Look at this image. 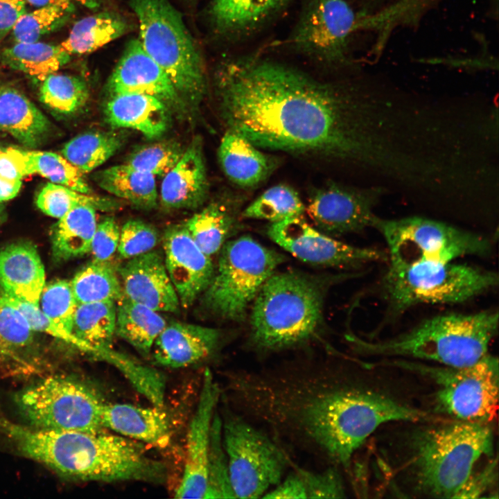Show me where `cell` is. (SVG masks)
<instances>
[{"mask_svg":"<svg viewBox=\"0 0 499 499\" xmlns=\"http://www.w3.org/2000/svg\"><path fill=\"white\" fill-rule=\"evenodd\" d=\"M216 85L227 130L261 149L326 159L381 181L406 157L410 119L395 94L324 82L255 58L222 64Z\"/></svg>","mask_w":499,"mask_h":499,"instance_id":"1","label":"cell"},{"mask_svg":"<svg viewBox=\"0 0 499 499\" xmlns=\"http://www.w3.org/2000/svg\"><path fill=\"white\" fill-rule=\"evenodd\" d=\"M227 380L231 409L326 466L348 469L379 426L412 415L410 407L345 381L327 362L234 370Z\"/></svg>","mask_w":499,"mask_h":499,"instance_id":"2","label":"cell"},{"mask_svg":"<svg viewBox=\"0 0 499 499\" xmlns=\"http://www.w3.org/2000/svg\"><path fill=\"white\" fill-rule=\"evenodd\" d=\"M0 431L22 455L73 480L161 483L166 477L165 464L139 442L103 430H45L0 416Z\"/></svg>","mask_w":499,"mask_h":499,"instance_id":"3","label":"cell"},{"mask_svg":"<svg viewBox=\"0 0 499 499\" xmlns=\"http://www.w3.org/2000/svg\"><path fill=\"white\" fill-rule=\"evenodd\" d=\"M498 313H448L423 321L415 327L384 340H366L355 335L347 339L364 355L408 357L442 366L471 365L488 353L498 329Z\"/></svg>","mask_w":499,"mask_h":499,"instance_id":"4","label":"cell"},{"mask_svg":"<svg viewBox=\"0 0 499 499\" xmlns=\"http://www.w3.org/2000/svg\"><path fill=\"white\" fill-rule=\"evenodd\" d=\"M323 292L304 274L271 275L252 302L250 344L259 352H277L310 341L322 321Z\"/></svg>","mask_w":499,"mask_h":499,"instance_id":"5","label":"cell"},{"mask_svg":"<svg viewBox=\"0 0 499 499\" xmlns=\"http://www.w3.org/2000/svg\"><path fill=\"white\" fill-rule=\"evenodd\" d=\"M493 449L488 423L457 421L419 432L410 464L417 488L437 498H457L477 462Z\"/></svg>","mask_w":499,"mask_h":499,"instance_id":"6","label":"cell"},{"mask_svg":"<svg viewBox=\"0 0 499 499\" xmlns=\"http://www.w3.org/2000/svg\"><path fill=\"white\" fill-rule=\"evenodd\" d=\"M147 53L164 70L184 100L198 101L205 91L203 61L182 16L168 0H130Z\"/></svg>","mask_w":499,"mask_h":499,"instance_id":"7","label":"cell"},{"mask_svg":"<svg viewBox=\"0 0 499 499\" xmlns=\"http://www.w3.org/2000/svg\"><path fill=\"white\" fill-rule=\"evenodd\" d=\"M498 283L497 273L453 261L389 265L383 279L389 310L396 315L419 304L464 302Z\"/></svg>","mask_w":499,"mask_h":499,"instance_id":"8","label":"cell"},{"mask_svg":"<svg viewBox=\"0 0 499 499\" xmlns=\"http://www.w3.org/2000/svg\"><path fill=\"white\" fill-rule=\"evenodd\" d=\"M225 405L220 416L222 441L235 498H262L293 462L268 432Z\"/></svg>","mask_w":499,"mask_h":499,"instance_id":"9","label":"cell"},{"mask_svg":"<svg viewBox=\"0 0 499 499\" xmlns=\"http://www.w3.org/2000/svg\"><path fill=\"white\" fill-rule=\"evenodd\" d=\"M220 251L212 279L202 294V305L217 317L240 321L286 258L249 236L226 242Z\"/></svg>","mask_w":499,"mask_h":499,"instance_id":"10","label":"cell"},{"mask_svg":"<svg viewBox=\"0 0 499 499\" xmlns=\"http://www.w3.org/2000/svg\"><path fill=\"white\" fill-rule=\"evenodd\" d=\"M388 247L389 265L447 263L468 255H487L489 240L448 223L423 217H378L375 227Z\"/></svg>","mask_w":499,"mask_h":499,"instance_id":"11","label":"cell"},{"mask_svg":"<svg viewBox=\"0 0 499 499\" xmlns=\"http://www.w3.org/2000/svg\"><path fill=\"white\" fill-rule=\"evenodd\" d=\"M15 403L29 426L45 430L96 432L103 430L104 404L96 392L67 376L44 378L17 392Z\"/></svg>","mask_w":499,"mask_h":499,"instance_id":"12","label":"cell"},{"mask_svg":"<svg viewBox=\"0 0 499 499\" xmlns=\"http://www.w3.org/2000/svg\"><path fill=\"white\" fill-rule=\"evenodd\" d=\"M391 365L419 371L434 380L438 412L469 422L489 423L497 417L499 370L495 356L487 353L475 363L462 367L407 361H393Z\"/></svg>","mask_w":499,"mask_h":499,"instance_id":"13","label":"cell"},{"mask_svg":"<svg viewBox=\"0 0 499 499\" xmlns=\"http://www.w3.org/2000/svg\"><path fill=\"white\" fill-rule=\"evenodd\" d=\"M387 191L378 184L356 187L332 182L311 191L305 211L317 229L331 236L358 232L375 227L374 209Z\"/></svg>","mask_w":499,"mask_h":499,"instance_id":"14","label":"cell"},{"mask_svg":"<svg viewBox=\"0 0 499 499\" xmlns=\"http://www.w3.org/2000/svg\"><path fill=\"white\" fill-rule=\"evenodd\" d=\"M362 15L346 0H312L295 30L294 45L327 62H342L353 33L362 29Z\"/></svg>","mask_w":499,"mask_h":499,"instance_id":"15","label":"cell"},{"mask_svg":"<svg viewBox=\"0 0 499 499\" xmlns=\"http://www.w3.org/2000/svg\"><path fill=\"white\" fill-rule=\"evenodd\" d=\"M268 235L295 257L310 264L350 267L388 259L380 250L333 238L311 226L303 216L271 223Z\"/></svg>","mask_w":499,"mask_h":499,"instance_id":"16","label":"cell"},{"mask_svg":"<svg viewBox=\"0 0 499 499\" xmlns=\"http://www.w3.org/2000/svg\"><path fill=\"white\" fill-rule=\"evenodd\" d=\"M222 389L207 368L197 408L186 436L182 480L175 493L177 498H204L208 484L209 455L213 415Z\"/></svg>","mask_w":499,"mask_h":499,"instance_id":"17","label":"cell"},{"mask_svg":"<svg viewBox=\"0 0 499 499\" xmlns=\"http://www.w3.org/2000/svg\"><path fill=\"white\" fill-rule=\"evenodd\" d=\"M164 263L180 306L191 307L209 285L215 268L184 225L166 229L162 237Z\"/></svg>","mask_w":499,"mask_h":499,"instance_id":"18","label":"cell"},{"mask_svg":"<svg viewBox=\"0 0 499 499\" xmlns=\"http://www.w3.org/2000/svg\"><path fill=\"white\" fill-rule=\"evenodd\" d=\"M107 87L111 96L140 94L155 97L173 107L183 105V99L166 73L147 53L138 39L127 44Z\"/></svg>","mask_w":499,"mask_h":499,"instance_id":"19","label":"cell"},{"mask_svg":"<svg viewBox=\"0 0 499 499\" xmlns=\"http://www.w3.org/2000/svg\"><path fill=\"white\" fill-rule=\"evenodd\" d=\"M117 270L127 298L157 312H179L178 296L158 252L129 259Z\"/></svg>","mask_w":499,"mask_h":499,"instance_id":"20","label":"cell"},{"mask_svg":"<svg viewBox=\"0 0 499 499\" xmlns=\"http://www.w3.org/2000/svg\"><path fill=\"white\" fill-rule=\"evenodd\" d=\"M220 333L216 329L186 322H171L157 338L152 348L156 364L184 367L203 360L216 350Z\"/></svg>","mask_w":499,"mask_h":499,"instance_id":"21","label":"cell"},{"mask_svg":"<svg viewBox=\"0 0 499 499\" xmlns=\"http://www.w3.org/2000/svg\"><path fill=\"white\" fill-rule=\"evenodd\" d=\"M45 270L34 245L10 244L0 250V287L9 296L39 306Z\"/></svg>","mask_w":499,"mask_h":499,"instance_id":"22","label":"cell"},{"mask_svg":"<svg viewBox=\"0 0 499 499\" xmlns=\"http://www.w3.org/2000/svg\"><path fill=\"white\" fill-rule=\"evenodd\" d=\"M162 204L168 209H195L207 195L208 182L201 144L194 141L164 176Z\"/></svg>","mask_w":499,"mask_h":499,"instance_id":"23","label":"cell"},{"mask_svg":"<svg viewBox=\"0 0 499 499\" xmlns=\"http://www.w3.org/2000/svg\"><path fill=\"white\" fill-rule=\"evenodd\" d=\"M218 159L227 177L243 188H252L265 181L276 169V157L261 150L245 137L227 130L222 137Z\"/></svg>","mask_w":499,"mask_h":499,"instance_id":"24","label":"cell"},{"mask_svg":"<svg viewBox=\"0 0 499 499\" xmlns=\"http://www.w3.org/2000/svg\"><path fill=\"white\" fill-rule=\"evenodd\" d=\"M33 332L0 287V365L7 372L26 374L39 370L33 352Z\"/></svg>","mask_w":499,"mask_h":499,"instance_id":"25","label":"cell"},{"mask_svg":"<svg viewBox=\"0 0 499 499\" xmlns=\"http://www.w3.org/2000/svg\"><path fill=\"white\" fill-rule=\"evenodd\" d=\"M103 428L120 435L158 446L170 439V423L162 408H143L128 403L106 404L101 411Z\"/></svg>","mask_w":499,"mask_h":499,"instance_id":"26","label":"cell"},{"mask_svg":"<svg viewBox=\"0 0 499 499\" xmlns=\"http://www.w3.org/2000/svg\"><path fill=\"white\" fill-rule=\"evenodd\" d=\"M0 129L26 147L37 148L50 137L47 117L22 93L11 87H0Z\"/></svg>","mask_w":499,"mask_h":499,"instance_id":"27","label":"cell"},{"mask_svg":"<svg viewBox=\"0 0 499 499\" xmlns=\"http://www.w3.org/2000/svg\"><path fill=\"white\" fill-rule=\"evenodd\" d=\"M105 113L112 126L134 129L148 138L162 135L169 123L166 105L146 94L112 96L106 104Z\"/></svg>","mask_w":499,"mask_h":499,"instance_id":"28","label":"cell"},{"mask_svg":"<svg viewBox=\"0 0 499 499\" xmlns=\"http://www.w3.org/2000/svg\"><path fill=\"white\" fill-rule=\"evenodd\" d=\"M96 209L77 206L58 218L51 231L52 253L56 261H67L90 252L97 225Z\"/></svg>","mask_w":499,"mask_h":499,"instance_id":"29","label":"cell"},{"mask_svg":"<svg viewBox=\"0 0 499 499\" xmlns=\"http://www.w3.org/2000/svg\"><path fill=\"white\" fill-rule=\"evenodd\" d=\"M165 319L148 306L124 295L116 301V333L138 352L148 355L166 326Z\"/></svg>","mask_w":499,"mask_h":499,"instance_id":"30","label":"cell"},{"mask_svg":"<svg viewBox=\"0 0 499 499\" xmlns=\"http://www.w3.org/2000/svg\"><path fill=\"white\" fill-rule=\"evenodd\" d=\"M116 302L103 301L78 304L72 333L85 344L88 353L101 358L112 348L116 333Z\"/></svg>","mask_w":499,"mask_h":499,"instance_id":"31","label":"cell"},{"mask_svg":"<svg viewBox=\"0 0 499 499\" xmlns=\"http://www.w3.org/2000/svg\"><path fill=\"white\" fill-rule=\"evenodd\" d=\"M129 28L127 21L116 13L94 14L78 21L60 46L70 55L90 53L121 37Z\"/></svg>","mask_w":499,"mask_h":499,"instance_id":"32","label":"cell"},{"mask_svg":"<svg viewBox=\"0 0 499 499\" xmlns=\"http://www.w3.org/2000/svg\"><path fill=\"white\" fill-rule=\"evenodd\" d=\"M95 179L103 189L139 208L150 209L157 205L156 182L150 173L124 164L100 170Z\"/></svg>","mask_w":499,"mask_h":499,"instance_id":"33","label":"cell"},{"mask_svg":"<svg viewBox=\"0 0 499 499\" xmlns=\"http://www.w3.org/2000/svg\"><path fill=\"white\" fill-rule=\"evenodd\" d=\"M234 203L213 202L195 213L184 225L193 240L207 255L220 251L234 229L238 211Z\"/></svg>","mask_w":499,"mask_h":499,"instance_id":"34","label":"cell"},{"mask_svg":"<svg viewBox=\"0 0 499 499\" xmlns=\"http://www.w3.org/2000/svg\"><path fill=\"white\" fill-rule=\"evenodd\" d=\"M70 59V55L60 45L38 41L16 42L0 54V60L4 65L41 81L55 73Z\"/></svg>","mask_w":499,"mask_h":499,"instance_id":"35","label":"cell"},{"mask_svg":"<svg viewBox=\"0 0 499 499\" xmlns=\"http://www.w3.org/2000/svg\"><path fill=\"white\" fill-rule=\"evenodd\" d=\"M288 0H213L211 16L223 33H240L259 24Z\"/></svg>","mask_w":499,"mask_h":499,"instance_id":"36","label":"cell"},{"mask_svg":"<svg viewBox=\"0 0 499 499\" xmlns=\"http://www.w3.org/2000/svg\"><path fill=\"white\" fill-rule=\"evenodd\" d=\"M78 304L119 301L123 295L117 268L111 261L92 260L71 281Z\"/></svg>","mask_w":499,"mask_h":499,"instance_id":"37","label":"cell"},{"mask_svg":"<svg viewBox=\"0 0 499 499\" xmlns=\"http://www.w3.org/2000/svg\"><path fill=\"white\" fill-rule=\"evenodd\" d=\"M123 139L113 132H89L69 140L62 155L81 173H88L110 158L122 146Z\"/></svg>","mask_w":499,"mask_h":499,"instance_id":"38","label":"cell"},{"mask_svg":"<svg viewBox=\"0 0 499 499\" xmlns=\"http://www.w3.org/2000/svg\"><path fill=\"white\" fill-rule=\"evenodd\" d=\"M40 99L49 109L65 116L78 113L89 100V88L76 76L51 73L42 80Z\"/></svg>","mask_w":499,"mask_h":499,"instance_id":"39","label":"cell"},{"mask_svg":"<svg viewBox=\"0 0 499 499\" xmlns=\"http://www.w3.org/2000/svg\"><path fill=\"white\" fill-rule=\"evenodd\" d=\"M306 205L291 186L279 184L270 187L242 212L246 218L264 220L271 223L302 216Z\"/></svg>","mask_w":499,"mask_h":499,"instance_id":"40","label":"cell"},{"mask_svg":"<svg viewBox=\"0 0 499 499\" xmlns=\"http://www.w3.org/2000/svg\"><path fill=\"white\" fill-rule=\"evenodd\" d=\"M35 202L44 213L56 218L79 205H89L100 211H111L119 206L117 202L111 198L82 193L52 182L40 190Z\"/></svg>","mask_w":499,"mask_h":499,"instance_id":"41","label":"cell"},{"mask_svg":"<svg viewBox=\"0 0 499 499\" xmlns=\"http://www.w3.org/2000/svg\"><path fill=\"white\" fill-rule=\"evenodd\" d=\"M32 174L37 173L51 182L78 192L91 194V189L77 168L57 153L27 150Z\"/></svg>","mask_w":499,"mask_h":499,"instance_id":"42","label":"cell"},{"mask_svg":"<svg viewBox=\"0 0 499 499\" xmlns=\"http://www.w3.org/2000/svg\"><path fill=\"white\" fill-rule=\"evenodd\" d=\"M221 418L213 415L209 455L208 484L204 498H235L229 477L227 455L222 445Z\"/></svg>","mask_w":499,"mask_h":499,"instance_id":"43","label":"cell"},{"mask_svg":"<svg viewBox=\"0 0 499 499\" xmlns=\"http://www.w3.org/2000/svg\"><path fill=\"white\" fill-rule=\"evenodd\" d=\"M73 12L58 6L37 8L25 12L12 29L16 42H34L62 26Z\"/></svg>","mask_w":499,"mask_h":499,"instance_id":"44","label":"cell"},{"mask_svg":"<svg viewBox=\"0 0 499 499\" xmlns=\"http://www.w3.org/2000/svg\"><path fill=\"white\" fill-rule=\"evenodd\" d=\"M78 304L71 282L58 280L45 285L39 306L55 323L72 333L73 320Z\"/></svg>","mask_w":499,"mask_h":499,"instance_id":"45","label":"cell"},{"mask_svg":"<svg viewBox=\"0 0 499 499\" xmlns=\"http://www.w3.org/2000/svg\"><path fill=\"white\" fill-rule=\"evenodd\" d=\"M184 151L175 142L161 141L136 150L125 164L154 176H164L178 162Z\"/></svg>","mask_w":499,"mask_h":499,"instance_id":"46","label":"cell"},{"mask_svg":"<svg viewBox=\"0 0 499 499\" xmlns=\"http://www.w3.org/2000/svg\"><path fill=\"white\" fill-rule=\"evenodd\" d=\"M292 468L301 478L306 490L307 498H346L344 480L338 467L327 466L320 471L301 468L294 462Z\"/></svg>","mask_w":499,"mask_h":499,"instance_id":"47","label":"cell"},{"mask_svg":"<svg viewBox=\"0 0 499 499\" xmlns=\"http://www.w3.org/2000/svg\"><path fill=\"white\" fill-rule=\"evenodd\" d=\"M157 229L140 220H130L120 229L117 252L125 260L152 250L159 242Z\"/></svg>","mask_w":499,"mask_h":499,"instance_id":"48","label":"cell"},{"mask_svg":"<svg viewBox=\"0 0 499 499\" xmlns=\"http://www.w3.org/2000/svg\"><path fill=\"white\" fill-rule=\"evenodd\" d=\"M6 295L10 302L23 313L33 331L45 333L88 353V348L85 344L72 333L64 329L48 317L40 306L21 301L7 294Z\"/></svg>","mask_w":499,"mask_h":499,"instance_id":"49","label":"cell"},{"mask_svg":"<svg viewBox=\"0 0 499 499\" xmlns=\"http://www.w3.org/2000/svg\"><path fill=\"white\" fill-rule=\"evenodd\" d=\"M119 238L120 229L113 218H105L97 223L90 250L93 260L110 261L117 252Z\"/></svg>","mask_w":499,"mask_h":499,"instance_id":"50","label":"cell"},{"mask_svg":"<svg viewBox=\"0 0 499 499\" xmlns=\"http://www.w3.org/2000/svg\"><path fill=\"white\" fill-rule=\"evenodd\" d=\"M27 150L14 148L0 150V177L8 180H20L31 175Z\"/></svg>","mask_w":499,"mask_h":499,"instance_id":"51","label":"cell"},{"mask_svg":"<svg viewBox=\"0 0 499 499\" xmlns=\"http://www.w3.org/2000/svg\"><path fill=\"white\" fill-rule=\"evenodd\" d=\"M293 469L274 487L270 489L262 498L272 499H304L307 498L304 483L299 473Z\"/></svg>","mask_w":499,"mask_h":499,"instance_id":"52","label":"cell"},{"mask_svg":"<svg viewBox=\"0 0 499 499\" xmlns=\"http://www.w3.org/2000/svg\"><path fill=\"white\" fill-rule=\"evenodd\" d=\"M26 12V0H0V39L12 30Z\"/></svg>","mask_w":499,"mask_h":499,"instance_id":"53","label":"cell"},{"mask_svg":"<svg viewBox=\"0 0 499 499\" xmlns=\"http://www.w3.org/2000/svg\"><path fill=\"white\" fill-rule=\"evenodd\" d=\"M494 466L493 464H491L476 476H473L472 473L457 498L478 497V495L485 490L491 482L493 478Z\"/></svg>","mask_w":499,"mask_h":499,"instance_id":"54","label":"cell"},{"mask_svg":"<svg viewBox=\"0 0 499 499\" xmlns=\"http://www.w3.org/2000/svg\"><path fill=\"white\" fill-rule=\"evenodd\" d=\"M21 180L0 177V202L14 198L20 191Z\"/></svg>","mask_w":499,"mask_h":499,"instance_id":"55","label":"cell"},{"mask_svg":"<svg viewBox=\"0 0 499 499\" xmlns=\"http://www.w3.org/2000/svg\"><path fill=\"white\" fill-rule=\"evenodd\" d=\"M28 3L37 8L44 6H58L73 12L74 6L72 0H26Z\"/></svg>","mask_w":499,"mask_h":499,"instance_id":"56","label":"cell"},{"mask_svg":"<svg viewBox=\"0 0 499 499\" xmlns=\"http://www.w3.org/2000/svg\"><path fill=\"white\" fill-rule=\"evenodd\" d=\"M6 217V209L3 202H0V223L3 221Z\"/></svg>","mask_w":499,"mask_h":499,"instance_id":"57","label":"cell"}]
</instances>
